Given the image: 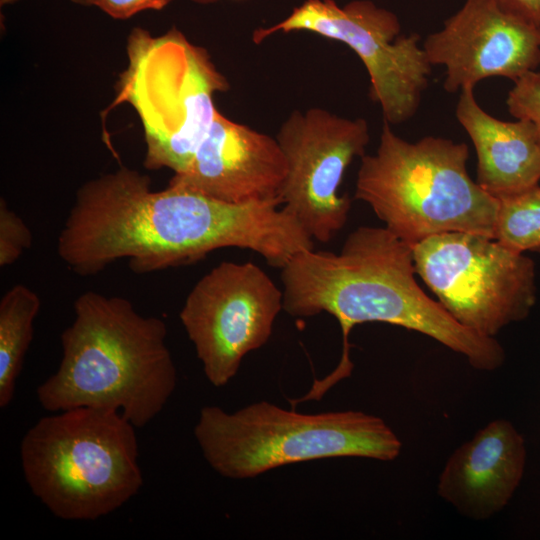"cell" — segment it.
Returning <instances> with one entry per match:
<instances>
[{
	"instance_id": "1",
	"label": "cell",
	"mask_w": 540,
	"mask_h": 540,
	"mask_svg": "<svg viewBox=\"0 0 540 540\" xmlns=\"http://www.w3.org/2000/svg\"><path fill=\"white\" fill-rule=\"evenodd\" d=\"M226 247L250 249L281 269L313 239L279 199L234 203L179 187L153 191L149 176L121 166L77 190L57 241L59 257L81 276L121 258L131 271L149 273Z\"/></svg>"
},
{
	"instance_id": "2",
	"label": "cell",
	"mask_w": 540,
	"mask_h": 540,
	"mask_svg": "<svg viewBox=\"0 0 540 540\" xmlns=\"http://www.w3.org/2000/svg\"><path fill=\"white\" fill-rule=\"evenodd\" d=\"M413 247L386 227L360 226L338 253L302 250L282 268L283 310L294 317L329 313L342 330V354L326 378L307 393L319 400L328 389L351 375L349 335L354 326L383 322L425 334L483 371L505 361L494 337L480 335L457 322L429 297L415 278Z\"/></svg>"
},
{
	"instance_id": "3",
	"label": "cell",
	"mask_w": 540,
	"mask_h": 540,
	"mask_svg": "<svg viewBox=\"0 0 540 540\" xmlns=\"http://www.w3.org/2000/svg\"><path fill=\"white\" fill-rule=\"evenodd\" d=\"M167 326L119 296L88 291L74 302V319L61 334L62 359L36 389L43 409L116 410L136 428L165 407L177 385L166 343Z\"/></svg>"
},
{
	"instance_id": "4",
	"label": "cell",
	"mask_w": 540,
	"mask_h": 540,
	"mask_svg": "<svg viewBox=\"0 0 540 540\" xmlns=\"http://www.w3.org/2000/svg\"><path fill=\"white\" fill-rule=\"evenodd\" d=\"M468 157L466 143L433 136L409 142L384 121L375 154L361 157L354 198L412 247L447 232L494 239L499 201L469 176Z\"/></svg>"
},
{
	"instance_id": "5",
	"label": "cell",
	"mask_w": 540,
	"mask_h": 540,
	"mask_svg": "<svg viewBox=\"0 0 540 540\" xmlns=\"http://www.w3.org/2000/svg\"><path fill=\"white\" fill-rule=\"evenodd\" d=\"M135 426L121 412L76 407L44 416L20 443L25 481L56 517L93 521L143 485Z\"/></svg>"
},
{
	"instance_id": "6",
	"label": "cell",
	"mask_w": 540,
	"mask_h": 540,
	"mask_svg": "<svg viewBox=\"0 0 540 540\" xmlns=\"http://www.w3.org/2000/svg\"><path fill=\"white\" fill-rule=\"evenodd\" d=\"M193 433L209 466L234 480L327 458L392 461L402 449L378 416L355 410L303 414L264 400L231 413L204 406Z\"/></svg>"
},
{
	"instance_id": "7",
	"label": "cell",
	"mask_w": 540,
	"mask_h": 540,
	"mask_svg": "<svg viewBox=\"0 0 540 540\" xmlns=\"http://www.w3.org/2000/svg\"><path fill=\"white\" fill-rule=\"evenodd\" d=\"M127 55L110 108L125 102L137 112L146 143L145 168L179 173L214 120V96L227 91L229 83L206 49L175 27L160 36L135 27Z\"/></svg>"
},
{
	"instance_id": "8",
	"label": "cell",
	"mask_w": 540,
	"mask_h": 540,
	"mask_svg": "<svg viewBox=\"0 0 540 540\" xmlns=\"http://www.w3.org/2000/svg\"><path fill=\"white\" fill-rule=\"evenodd\" d=\"M416 274L464 327L494 337L536 303L531 258L476 233L447 232L413 247Z\"/></svg>"
},
{
	"instance_id": "9",
	"label": "cell",
	"mask_w": 540,
	"mask_h": 540,
	"mask_svg": "<svg viewBox=\"0 0 540 540\" xmlns=\"http://www.w3.org/2000/svg\"><path fill=\"white\" fill-rule=\"evenodd\" d=\"M309 31L350 47L370 78V97L384 121L401 124L417 112L432 65L418 34H401L398 17L369 0L340 7L334 0H306L279 23L259 28L260 43L276 32Z\"/></svg>"
},
{
	"instance_id": "10",
	"label": "cell",
	"mask_w": 540,
	"mask_h": 540,
	"mask_svg": "<svg viewBox=\"0 0 540 540\" xmlns=\"http://www.w3.org/2000/svg\"><path fill=\"white\" fill-rule=\"evenodd\" d=\"M281 310L283 291L263 269L224 261L198 280L179 316L206 378L223 387L268 342Z\"/></svg>"
},
{
	"instance_id": "11",
	"label": "cell",
	"mask_w": 540,
	"mask_h": 540,
	"mask_svg": "<svg viewBox=\"0 0 540 540\" xmlns=\"http://www.w3.org/2000/svg\"><path fill=\"white\" fill-rule=\"evenodd\" d=\"M276 139L287 162L281 207L312 239L329 242L348 219L351 200L338 190L353 159L365 155L370 140L367 121L319 107L295 110Z\"/></svg>"
},
{
	"instance_id": "12",
	"label": "cell",
	"mask_w": 540,
	"mask_h": 540,
	"mask_svg": "<svg viewBox=\"0 0 540 540\" xmlns=\"http://www.w3.org/2000/svg\"><path fill=\"white\" fill-rule=\"evenodd\" d=\"M429 63L445 67L444 89L455 93L486 78L516 81L540 65V26L506 11L495 0H466L424 41Z\"/></svg>"
},
{
	"instance_id": "13",
	"label": "cell",
	"mask_w": 540,
	"mask_h": 540,
	"mask_svg": "<svg viewBox=\"0 0 540 540\" xmlns=\"http://www.w3.org/2000/svg\"><path fill=\"white\" fill-rule=\"evenodd\" d=\"M286 175V158L276 138L217 110L189 162L168 186L241 203L279 199Z\"/></svg>"
},
{
	"instance_id": "14",
	"label": "cell",
	"mask_w": 540,
	"mask_h": 540,
	"mask_svg": "<svg viewBox=\"0 0 540 540\" xmlns=\"http://www.w3.org/2000/svg\"><path fill=\"white\" fill-rule=\"evenodd\" d=\"M525 440L505 419L488 423L448 458L437 492L460 514L486 520L511 500L523 478Z\"/></svg>"
},
{
	"instance_id": "15",
	"label": "cell",
	"mask_w": 540,
	"mask_h": 540,
	"mask_svg": "<svg viewBox=\"0 0 540 540\" xmlns=\"http://www.w3.org/2000/svg\"><path fill=\"white\" fill-rule=\"evenodd\" d=\"M460 91L455 113L476 151V182L497 199L538 185L540 144L533 124L494 118L478 104L474 88Z\"/></svg>"
},
{
	"instance_id": "16",
	"label": "cell",
	"mask_w": 540,
	"mask_h": 540,
	"mask_svg": "<svg viewBox=\"0 0 540 540\" xmlns=\"http://www.w3.org/2000/svg\"><path fill=\"white\" fill-rule=\"evenodd\" d=\"M39 296L17 284L0 301V407L14 398L16 380L33 338L34 321L40 310Z\"/></svg>"
},
{
	"instance_id": "17",
	"label": "cell",
	"mask_w": 540,
	"mask_h": 540,
	"mask_svg": "<svg viewBox=\"0 0 540 540\" xmlns=\"http://www.w3.org/2000/svg\"><path fill=\"white\" fill-rule=\"evenodd\" d=\"M494 239L519 253H540V186L498 199Z\"/></svg>"
},
{
	"instance_id": "18",
	"label": "cell",
	"mask_w": 540,
	"mask_h": 540,
	"mask_svg": "<svg viewBox=\"0 0 540 540\" xmlns=\"http://www.w3.org/2000/svg\"><path fill=\"white\" fill-rule=\"evenodd\" d=\"M506 104L512 116L533 124L540 144V72L530 71L514 81Z\"/></svg>"
},
{
	"instance_id": "19",
	"label": "cell",
	"mask_w": 540,
	"mask_h": 540,
	"mask_svg": "<svg viewBox=\"0 0 540 540\" xmlns=\"http://www.w3.org/2000/svg\"><path fill=\"white\" fill-rule=\"evenodd\" d=\"M32 244V234L25 222L6 201L0 200V267L14 263Z\"/></svg>"
},
{
	"instance_id": "20",
	"label": "cell",
	"mask_w": 540,
	"mask_h": 540,
	"mask_svg": "<svg viewBox=\"0 0 540 540\" xmlns=\"http://www.w3.org/2000/svg\"><path fill=\"white\" fill-rule=\"evenodd\" d=\"M94 5L115 19H127L144 10H161L173 0H73Z\"/></svg>"
},
{
	"instance_id": "21",
	"label": "cell",
	"mask_w": 540,
	"mask_h": 540,
	"mask_svg": "<svg viewBox=\"0 0 540 540\" xmlns=\"http://www.w3.org/2000/svg\"><path fill=\"white\" fill-rule=\"evenodd\" d=\"M506 12L540 26V0H495Z\"/></svg>"
},
{
	"instance_id": "22",
	"label": "cell",
	"mask_w": 540,
	"mask_h": 540,
	"mask_svg": "<svg viewBox=\"0 0 540 540\" xmlns=\"http://www.w3.org/2000/svg\"><path fill=\"white\" fill-rule=\"evenodd\" d=\"M197 4L207 5V4H213L218 2L219 0H191Z\"/></svg>"
},
{
	"instance_id": "23",
	"label": "cell",
	"mask_w": 540,
	"mask_h": 540,
	"mask_svg": "<svg viewBox=\"0 0 540 540\" xmlns=\"http://www.w3.org/2000/svg\"><path fill=\"white\" fill-rule=\"evenodd\" d=\"M15 1H17V0H0V4H1V6H3V5L13 3Z\"/></svg>"
}]
</instances>
